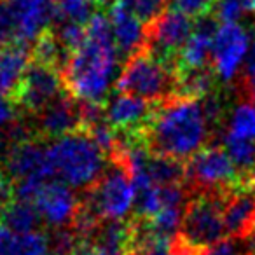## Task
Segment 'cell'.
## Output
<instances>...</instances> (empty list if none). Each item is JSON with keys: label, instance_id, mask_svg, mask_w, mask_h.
Listing matches in <instances>:
<instances>
[{"label": "cell", "instance_id": "cell-16", "mask_svg": "<svg viewBox=\"0 0 255 255\" xmlns=\"http://www.w3.org/2000/svg\"><path fill=\"white\" fill-rule=\"evenodd\" d=\"M156 105L136 96L117 93L105 105L107 123L121 133L135 131L150 119Z\"/></svg>", "mask_w": 255, "mask_h": 255}, {"label": "cell", "instance_id": "cell-12", "mask_svg": "<svg viewBox=\"0 0 255 255\" xmlns=\"http://www.w3.org/2000/svg\"><path fill=\"white\" fill-rule=\"evenodd\" d=\"M37 136L39 138H60L82 129L81 102L67 91L54 98L44 110L35 116Z\"/></svg>", "mask_w": 255, "mask_h": 255}, {"label": "cell", "instance_id": "cell-4", "mask_svg": "<svg viewBox=\"0 0 255 255\" xmlns=\"http://www.w3.org/2000/svg\"><path fill=\"white\" fill-rule=\"evenodd\" d=\"M227 198L229 194L219 192H192L184 210L178 240L198 252L224 240L227 234L224 222Z\"/></svg>", "mask_w": 255, "mask_h": 255}, {"label": "cell", "instance_id": "cell-20", "mask_svg": "<svg viewBox=\"0 0 255 255\" xmlns=\"http://www.w3.org/2000/svg\"><path fill=\"white\" fill-rule=\"evenodd\" d=\"M30 54H32V61L40 65H47L56 70H63L65 65L70 60V53L61 46L60 39H58L56 32L53 26H47L42 33L35 39V42L30 47Z\"/></svg>", "mask_w": 255, "mask_h": 255}, {"label": "cell", "instance_id": "cell-14", "mask_svg": "<svg viewBox=\"0 0 255 255\" xmlns=\"http://www.w3.org/2000/svg\"><path fill=\"white\" fill-rule=\"evenodd\" d=\"M14 19L19 42L30 46L53 23L54 0H4Z\"/></svg>", "mask_w": 255, "mask_h": 255}, {"label": "cell", "instance_id": "cell-22", "mask_svg": "<svg viewBox=\"0 0 255 255\" xmlns=\"http://www.w3.org/2000/svg\"><path fill=\"white\" fill-rule=\"evenodd\" d=\"M95 4L91 0H54L53 2V23H75V25H88L96 14Z\"/></svg>", "mask_w": 255, "mask_h": 255}, {"label": "cell", "instance_id": "cell-33", "mask_svg": "<svg viewBox=\"0 0 255 255\" xmlns=\"http://www.w3.org/2000/svg\"><path fill=\"white\" fill-rule=\"evenodd\" d=\"M245 79H255V37L245 60Z\"/></svg>", "mask_w": 255, "mask_h": 255}, {"label": "cell", "instance_id": "cell-36", "mask_svg": "<svg viewBox=\"0 0 255 255\" xmlns=\"http://www.w3.org/2000/svg\"><path fill=\"white\" fill-rule=\"evenodd\" d=\"M51 255H53V254H51Z\"/></svg>", "mask_w": 255, "mask_h": 255}, {"label": "cell", "instance_id": "cell-10", "mask_svg": "<svg viewBox=\"0 0 255 255\" xmlns=\"http://www.w3.org/2000/svg\"><path fill=\"white\" fill-rule=\"evenodd\" d=\"M39 136L9 147L4 159V171L12 184H46L53 180L54 173L47 156V147L40 143Z\"/></svg>", "mask_w": 255, "mask_h": 255}, {"label": "cell", "instance_id": "cell-21", "mask_svg": "<svg viewBox=\"0 0 255 255\" xmlns=\"http://www.w3.org/2000/svg\"><path fill=\"white\" fill-rule=\"evenodd\" d=\"M40 222H42V217L37 206L30 201H21V199H14L0 215V224L18 234L39 231Z\"/></svg>", "mask_w": 255, "mask_h": 255}, {"label": "cell", "instance_id": "cell-2", "mask_svg": "<svg viewBox=\"0 0 255 255\" xmlns=\"http://www.w3.org/2000/svg\"><path fill=\"white\" fill-rule=\"evenodd\" d=\"M117 54L110 19L96 12L86 26V40L61 70L65 91L77 102L103 103L116 74Z\"/></svg>", "mask_w": 255, "mask_h": 255}, {"label": "cell", "instance_id": "cell-17", "mask_svg": "<svg viewBox=\"0 0 255 255\" xmlns=\"http://www.w3.org/2000/svg\"><path fill=\"white\" fill-rule=\"evenodd\" d=\"M133 220H102L86 240L91 241L100 255H128L133 243Z\"/></svg>", "mask_w": 255, "mask_h": 255}, {"label": "cell", "instance_id": "cell-18", "mask_svg": "<svg viewBox=\"0 0 255 255\" xmlns=\"http://www.w3.org/2000/svg\"><path fill=\"white\" fill-rule=\"evenodd\" d=\"M255 220V187L238 189L224 206V222L231 238H241Z\"/></svg>", "mask_w": 255, "mask_h": 255}, {"label": "cell", "instance_id": "cell-1", "mask_svg": "<svg viewBox=\"0 0 255 255\" xmlns=\"http://www.w3.org/2000/svg\"><path fill=\"white\" fill-rule=\"evenodd\" d=\"M138 131L152 154L185 163L205 149L210 124L201 100L175 95L157 103Z\"/></svg>", "mask_w": 255, "mask_h": 255}, {"label": "cell", "instance_id": "cell-29", "mask_svg": "<svg viewBox=\"0 0 255 255\" xmlns=\"http://www.w3.org/2000/svg\"><path fill=\"white\" fill-rule=\"evenodd\" d=\"M12 201H14V184L4 170H0V215Z\"/></svg>", "mask_w": 255, "mask_h": 255}, {"label": "cell", "instance_id": "cell-6", "mask_svg": "<svg viewBox=\"0 0 255 255\" xmlns=\"http://www.w3.org/2000/svg\"><path fill=\"white\" fill-rule=\"evenodd\" d=\"M135 203V185L126 168L119 163H110L98 182L81 198V205L100 220H126Z\"/></svg>", "mask_w": 255, "mask_h": 255}, {"label": "cell", "instance_id": "cell-11", "mask_svg": "<svg viewBox=\"0 0 255 255\" xmlns=\"http://www.w3.org/2000/svg\"><path fill=\"white\" fill-rule=\"evenodd\" d=\"M250 49V35L238 23H222L213 37L212 68L222 81H233Z\"/></svg>", "mask_w": 255, "mask_h": 255}, {"label": "cell", "instance_id": "cell-32", "mask_svg": "<svg viewBox=\"0 0 255 255\" xmlns=\"http://www.w3.org/2000/svg\"><path fill=\"white\" fill-rule=\"evenodd\" d=\"M68 255H100V254H98V250L93 247L91 241L79 238V241L74 245V248H72Z\"/></svg>", "mask_w": 255, "mask_h": 255}, {"label": "cell", "instance_id": "cell-25", "mask_svg": "<svg viewBox=\"0 0 255 255\" xmlns=\"http://www.w3.org/2000/svg\"><path fill=\"white\" fill-rule=\"evenodd\" d=\"M49 250V238L42 231L33 233H14L12 255H44Z\"/></svg>", "mask_w": 255, "mask_h": 255}, {"label": "cell", "instance_id": "cell-5", "mask_svg": "<svg viewBox=\"0 0 255 255\" xmlns=\"http://www.w3.org/2000/svg\"><path fill=\"white\" fill-rule=\"evenodd\" d=\"M175 72L147 49L124 61L116 82L117 93L136 96L149 103H161L175 96Z\"/></svg>", "mask_w": 255, "mask_h": 255}, {"label": "cell", "instance_id": "cell-8", "mask_svg": "<svg viewBox=\"0 0 255 255\" xmlns=\"http://www.w3.org/2000/svg\"><path fill=\"white\" fill-rule=\"evenodd\" d=\"M194 28L196 21L191 16L177 9H166L156 21L147 26L145 49L175 72L178 53L191 39Z\"/></svg>", "mask_w": 255, "mask_h": 255}, {"label": "cell", "instance_id": "cell-15", "mask_svg": "<svg viewBox=\"0 0 255 255\" xmlns=\"http://www.w3.org/2000/svg\"><path fill=\"white\" fill-rule=\"evenodd\" d=\"M110 25H112L114 44L121 60L128 61L147 46V26L129 11L114 4L110 7Z\"/></svg>", "mask_w": 255, "mask_h": 255}, {"label": "cell", "instance_id": "cell-28", "mask_svg": "<svg viewBox=\"0 0 255 255\" xmlns=\"http://www.w3.org/2000/svg\"><path fill=\"white\" fill-rule=\"evenodd\" d=\"M238 250H240V245H238L236 238H224L212 247L201 250L199 255H236Z\"/></svg>", "mask_w": 255, "mask_h": 255}, {"label": "cell", "instance_id": "cell-26", "mask_svg": "<svg viewBox=\"0 0 255 255\" xmlns=\"http://www.w3.org/2000/svg\"><path fill=\"white\" fill-rule=\"evenodd\" d=\"M255 0H217L213 16L220 23H238L247 11H254Z\"/></svg>", "mask_w": 255, "mask_h": 255}, {"label": "cell", "instance_id": "cell-31", "mask_svg": "<svg viewBox=\"0 0 255 255\" xmlns=\"http://www.w3.org/2000/svg\"><path fill=\"white\" fill-rule=\"evenodd\" d=\"M241 247L247 255H255V220L247 229V233L241 236Z\"/></svg>", "mask_w": 255, "mask_h": 255}, {"label": "cell", "instance_id": "cell-3", "mask_svg": "<svg viewBox=\"0 0 255 255\" xmlns=\"http://www.w3.org/2000/svg\"><path fill=\"white\" fill-rule=\"evenodd\" d=\"M47 156L54 177L72 189H89L105 171L107 156L86 131L53 140Z\"/></svg>", "mask_w": 255, "mask_h": 255}, {"label": "cell", "instance_id": "cell-27", "mask_svg": "<svg viewBox=\"0 0 255 255\" xmlns=\"http://www.w3.org/2000/svg\"><path fill=\"white\" fill-rule=\"evenodd\" d=\"M217 0H171L173 9L191 16L192 19L206 18L213 14Z\"/></svg>", "mask_w": 255, "mask_h": 255}, {"label": "cell", "instance_id": "cell-23", "mask_svg": "<svg viewBox=\"0 0 255 255\" xmlns=\"http://www.w3.org/2000/svg\"><path fill=\"white\" fill-rule=\"evenodd\" d=\"M229 135L255 142V105L241 103L233 110L229 119Z\"/></svg>", "mask_w": 255, "mask_h": 255}, {"label": "cell", "instance_id": "cell-35", "mask_svg": "<svg viewBox=\"0 0 255 255\" xmlns=\"http://www.w3.org/2000/svg\"><path fill=\"white\" fill-rule=\"evenodd\" d=\"M91 2L95 4V7L102 12V9H110L114 4H116L117 0H91Z\"/></svg>", "mask_w": 255, "mask_h": 255}, {"label": "cell", "instance_id": "cell-37", "mask_svg": "<svg viewBox=\"0 0 255 255\" xmlns=\"http://www.w3.org/2000/svg\"><path fill=\"white\" fill-rule=\"evenodd\" d=\"M254 11H255V9H254Z\"/></svg>", "mask_w": 255, "mask_h": 255}, {"label": "cell", "instance_id": "cell-9", "mask_svg": "<svg viewBox=\"0 0 255 255\" xmlns=\"http://www.w3.org/2000/svg\"><path fill=\"white\" fill-rule=\"evenodd\" d=\"M63 91L65 86L60 70L32 61L9 98L16 109L37 116Z\"/></svg>", "mask_w": 255, "mask_h": 255}, {"label": "cell", "instance_id": "cell-30", "mask_svg": "<svg viewBox=\"0 0 255 255\" xmlns=\"http://www.w3.org/2000/svg\"><path fill=\"white\" fill-rule=\"evenodd\" d=\"M16 105L7 95L0 93V129H5L16 121Z\"/></svg>", "mask_w": 255, "mask_h": 255}, {"label": "cell", "instance_id": "cell-24", "mask_svg": "<svg viewBox=\"0 0 255 255\" xmlns=\"http://www.w3.org/2000/svg\"><path fill=\"white\" fill-rule=\"evenodd\" d=\"M116 4H119L121 7H124L133 16H136L145 26L156 21L168 9V0H117Z\"/></svg>", "mask_w": 255, "mask_h": 255}, {"label": "cell", "instance_id": "cell-34", "mask_svg": "<svg viewBox=\"0 0 255 255\" xmlns=\"http://www.w3.org/2000/svg\"><path fill=\"white\" fill-rule=\"evenodd\" d=\"M245 82V91H247L248 98L252 100V103L255 105V79H243Z\"/></svg>", "mask_w": 255, "mask_h": 255}, {"label": "cell", "instance_id": "cell-13", "mask_svg": "<svg viewBox=\"0 0 255 255\" xmlns=\"http://www.w3.org/2000/svg\"><path fill=\"white\" fill-rule=\"evenodd\" d=\"M79 203L81 199H77L70 185L63 184L61 180H49L40 189L33 205L37 206L47 226L60 229L72 226L79 210Z\"/></svg>", "mask_w": 255, "mask_h": 255}, {"label": "cell", "instance_id": "cell-7", "mask_svg": "<svg viewBox=\"0 0 255 255\" xmlns=\"http://www.w3.org/2000/svg\"><path fill=\"white\" fill-rule=\"evenodd\" d=\"M187 182L192 192L231 194L245 189L236 166L222 147H205L185 164Z\"/></svg>", "mask_w": 255, "mask_h": 255}, {"label": "cell", "instance_id": "cell-19", "mask_svg": "<svg viewBox=\"0 0 255 255\" xmlns=\"http://www.w3.org/2000/svg\"><path fill=\"white\" fill-rule=\"evenodd\" d=\"M30 63H32V54L28 46L0 47V93L2 95L11 96Z\"/></svg>", "mask_w": 255, "mask_h": 255}]
</instances>
